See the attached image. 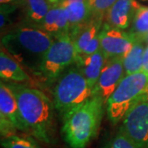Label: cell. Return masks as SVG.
Returning <instances> with one entry per match:
<instances>
[{"instance_id":"6da1fadb","label":"cell","mask_w":148,"mask_h":148,"mask_svg":"<svg viewBox=\"0 0 148 148\" xmlns=\"http://www.w3.org/2000/svg\"><path fill=\"white\" fill-rule=\"evenodd\" d=\"M53 40L51 35L42 29L23 23L2 36L1 48L24 69L38 76L43 58Z\"/></svg>"},{"instance_id":"7a4b0ae2","label":"cell","mask_w":148,"mask_h":148,"mask_svg":"<svg viewBox=\"0 0 148 148\" xmlns=\"http://www.w3.org/2000/svg\"><path fill=\"white\" fill-rule=\"evenodd\" d=\"M29 133L45 144L53 141V102L40 89L9 83Z\"/></svg>"},{"instance_id":"3957f363","label":"cell","mask_w":148,"mask_h":148,"mask_svg":"<svg viewBox=\"0 0 148 148\" xmlns=\"http://www.w3.org/2000/svg\"><path fill=\"white\" fill-rule=\"evenodd\" d=\"M105 109L101 99L91 96L88 101L62 116V136L69 147L86 148L95 139Z\"/></svg>"},{"instance_id":"277c9868","label":"cell","mask_w":148,"mask_h":148,"mask_svg":"<svg viewBox=\"0 0 148 148\" xmlns=\"http://www.w3.org/2000/svg\"><path fill=\"white\" fill-rule=\"evenodd\" d=\"M148 74L143 72L125 76L109 98L106 110L113 124L123 121L128 111L143 101H148Z\"/></svg>"},{"instance_id":"5b68a950","label":"cell","mask_w":148,"mask_h":148,"mask_svg":"<svg viewBox=\"0 0 148 148\" xmlns=\"http://www.w3.org/2000/svg\"><path fill=\"white\" fill-rule=\"evenodd\" d=\"M92 90L79 69L71 66L55 82L53 91L54 109L63 116L88 101L92 96Z\"/></svg>"},{"instance_id":"8992f818","label":"cell","mask_w":148,"mask_h":148,"mask_svg":"<svg viewBox=\"0 0 148 148\" xmlns=\"http://www.w3.org/2000/svg\"><path fill=\"white\" fill-rule=\"evenodd\" d=\"M77 58L78 54L70 35L54 38L43 58L37 77L50 86L56 82L64 72L77 63Z\"/></svg>"},{"instance_id":"52a82bcc","label":"cell","mask_w":148,"mask_h":148,"mask_svg":"<svg viewBox=\"0 0 148 148\" xmlns=\"http://www.w3.org/2000/svg\"><path fill=\"white\" fill-rule=\"evenodd\" d=\"M0 130L2 138L16 133V130L29 133L15 95L9 85L3 81L0 82Z\"/></svg>"},{"instance_id":"ba28073f","label":"cell","mask_w":148,"mask_h":148,"mask_svg":"<svg viewBox=\"0 0 148 148\" xmlns=\"http://www.w3.org/2000/svg\"><path fill=\"white\" fill-rule=\"evenodd\" d=\"M119 130L140 148H148V101L139 102L128 111Z\"/></svg>"},{"instance_id":"9c48e42d","label":"cell","mask_w":148,"mask_h":148,"mask_svg":"<svg viewBox=\"0 0 148 148\" xmlns=\"http://www.w3.org/2000/svg\"><path fill=\"white\" fill-rule=\"evenodd\" d=\"M101 49L106 59L123 58L136 42L128 32L104 24L99 34Z\"/></svg>"},{"instance_id":"30bf717a","label":"cell","mask_w":148,"mask_h":148,"mask_svg":"<svg viewBox=\"0 0 148 148\" xmlns=\"http://www.w3.org/2000/svg\"><path fill=\"white\" fill-rule=\"evenodd\" d=\"M125 77L123 58L108 59L92 90V96L98 97L105 106L119 84Z\"/></svg>"},{"instance_id":"8fae6325","label":"cell","mask_w":148,"mask_h":148,"mask_svg":"<svg viewBox=\"0 0 148 148\" xmlns=\"http://www.w3.org/2000/svg\"><path fill=\"white\" fill-rule=\"evenodd\" d=\"M140 6L136 0H117L106 12L105 24L113 28L126 30L131 27Z\"/></svg>"},{"instance_id":"7c38bea8","label":"cell","mask_w":148,"mask_h":148,"mask_svg":"<svg viewBox=\"0 0 148 148\" xmlns=\"http://www.w3.org/2000/svg\"><path fill=\"white\" fill-rule=\"evenodd\" d=\"M0 77L4 82L16 84L32 82L31 77L21 64L3 48L0 51Z\"/></svg>"},{"instance_id":"4fadbf2b","label":"cell","mask_w":148,"mask_h":148,"mask_svg":"<svg viewBox=\"0 0 148 148\" xmlns=\"http://www.w3.org/2000/svg\"><path fill=\"white\" fill-rule=\"evenodd\" d=\"M106 56L101 49L87 56H78L76 66L84 75L93 89L106 64Z\"/></svg>"},{"instance_id":"5bb4252c","label":"cell","mask_w":148,"mask_h":148,"mask_svg":"<svg viewBox=\"0 0 148 148\" xmlns=\"http://www.w3.org/2000/svg\"><path fill=\"white\" fill-rule=\"evenodd\" d=\"M59 5L64 8L68 16L70 36L92 17L86 2H63Z\"/></svg>"},{"instance_id":"9a60e30c","label":"cell","mask_w":148,"mask_h":148,"mask_svg":"<svg viewBox=\"0 0 148 148\" xmlns=\"http://www.w3.org/2000/svg\"><path fill=\"white\" fill-rule=\"evenodd\" d=\"M103 19L91 17L90 21L77 30L70 36L73 38L76 50L79 56L92 40L98 36L102 28Z\"/></svg>"},{"instance_id":"2e32d148","label":"cell","mask_w":148,"mask_h":148,"mask_svg":"<svg viewBox=\"0 0 148 148\" xmlns=\"http://www.w3.org/2000/svg\"><path fill=\"white\" fill-rule=\"evenodd\" d=\"M26 24L40 28L45 17L52 6L48 0H24Z\"/></svg>"},{"instance_id":"e0dca14e","label":"cell","mask_w":148,"mask_h":148,"mask_svg":"<svg viewBox=\"0 0 148 148\" xmlns=\"http://www.w3.org/2000/svg\"><path fill=\"white\" fill-rule=\"evenodd\" d=\"M145 49L143 42L136 41L129 52L123 58L125 76L142 72Z\"/></svg>"},{"instance_id":"ac0fdd59","label":"cell","mask_w":148,"mask_h":148,"mask_svg":"<svg viewBox=\"0 0 148 148\" xmlns=\"http://www.w3.org/2000/svg\"><path fill=\"white\" fill-rule=\"evenodd\" d=\"M128 33L135 41L145 42L148 38V7L140 6Z\"/></svg>"},{"instance_id":"d6986e66","label":"cell","mask_w":148,"mask_h":148,"mask_svg":"<svg viewBox=\"0 0 148 148\" xmlns=\"http://www.w3.org/2000/svg\"><path fill=\"white\" fill-rule=\"evenodd\" d=\"M29 134L13 133L1 139L3 148H44Z\"/></svg>"},{"instance_id":"ffe728a7","label":"cell","mask_w":148,"mask_h":148,"mask_svg":"<svg viewBox=\"0 0 148 148\" xmlns=\"http://www.w3.org/2000/svg\"><path fill=\"white\" fill-rule=\"evenodd\" d=\"M103 148H140L131 138L121 130L110 138L104 145Z\"/></svg>"},{"instance_id":"44dd1931","label":"cell","mask_w":148,"mask_h":148,"mask_svg":"<svg viewBox=\"0 0 148 148\" xmlns=\"http://www.w3.org/2000/svg\"><path fill=\"white\" fill-rule=\"evenodd\" d=\"M117 0H87L92 17L104 19L106 12L110 10Z\"/></svg>"},{"instance_id":"7402d4cb","label":"cell","mask_w":148,"mask_h":148,"mask_svg":"<svg viewBox=\"0 0 148 148\" xmlns=\"http://www.w3.org/2000/svg\"><path fill=\"white\" fill-rule=\"evenodd\" d=\"M59 10H60V5L52 6L51 8L48 12L40 26V29L51 35L53 38L56 35V21H57V16Z\"/></svg>"},{"instance_id":"603a6c76","label":"cell","mask_w":148,"mask_h":148,"mask_svg":"<svg viewBox=\"0 0 148 148\" xmlns=\"http://www.w3.org/2000/svg\"><path fill=\"white\" fill-rule=\"evenodd\" d=\"M69 22L66 12L63 7L60 6V10L57 16L56 21V35L54 38L69 35Z\"/></svg>"},{"instance_id":"cb8c5ba5","label":"cell","mask_w":148,"mask_h":148,"mask_svg":"<svg viewBox=\"0 0 148 148\" xmlns=\"http://www.w3.org/2000/svg\"><path fill=\"white\" fill-rule=\"evenodd\" d=\"M19 5H1L0 7V28L3 32L10 24V15L16 10Z\"/></svg>"},{"instance_id":"d4e9b609","label":"cell","mask_w":148,"mask_h":148,"mask_svg":"<svg viewBox=\"0 0 148 148\" xmlns=\"http://www.w3.org/2000/svg\"><path fill=\"white\" fill-rule=\"evenodd\" d=\"M142 72L148 74V45L146 47V49H145V52H144Z\"/></svg>"},{"instance_id":"484cf974","label":"cell","mask_w":148,"mask_h":148,"mask_svg":"<svg viewBox=\"0 0 148 148\" xmlns=\"http://www.w3.org/2000/svg\"><path fill=\"white\" fill-rule=\"evenodd\" d=\"M1 5H21L24 0H0Z\"/></svg>"},{"instance_id":"4316f807","label":"cell","mask_w":148,"mask_h":148,"mask_svg":"<svg viewBox=\"0 0 148 148\" xmlns=\"http://www.w3.org/2000/svg\"><path fill=\"white\" fill-rule=\"evenodd\" d=\"M49 3H50L51 6H55V5H59L64 0H48Z\"/></svg>"},{"instance_id":"83f0119b","label":"cell","mask_w":148,"mask_h":148,"mask_svg":"<svg viewBox=\"0 0 148 148\" xmlns=\"http://www.w3.org/2000/svg\"><path fill=\"white\" fill-rule=\"evenodd\" d=\"M63 2H87V0H64Z\"/></svg>"},{"instance_id":"f1b7e54d","label":"cell","mask_w":148,"mask_h":148,"mask_svg":"<svg viewBox=\"0 0 148 148\" xmlns=\"http://www.w3.org/2000/svg\"><path fill=\"white\" fill-rule=\"evenodd\" d=\"M147 96H148V90H147Z\"/></svg>"},{"instance_id":"f546056e","label":"cell","mask_w":148,"mask_h":148,"mask_svg":"<svg viewBox=\"0 0 148 148\" xmlns=\"http://www.w3.org/2000/svg\"><path fill=\"white\" fill-rule=\"evenodd\" d=\"M147 41H148V38H147Z\"/></svg>"}]
</instances>
